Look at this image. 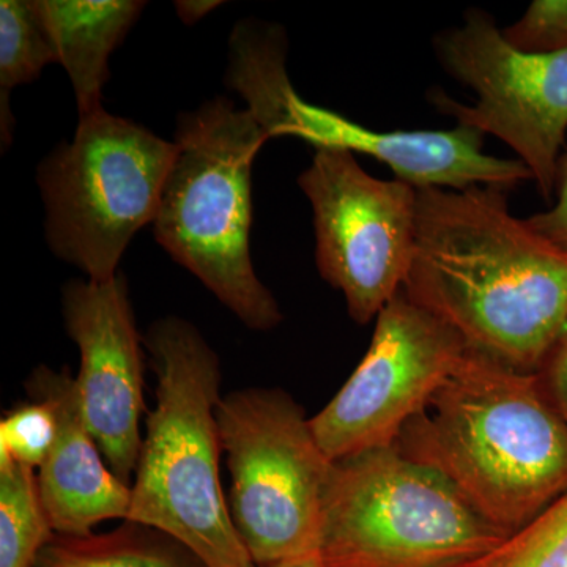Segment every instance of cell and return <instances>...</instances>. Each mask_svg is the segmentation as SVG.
<instances>
[{
  "label": "cell",
  "mask_w": 567,
  "mask_h": 567,
  "mask_svg": "<svg viewBox=\"0 0 567 567\" xmlns=\"http://www.w3.org/2000/svg\"><path fill=\"white\" fill-rule=\"evenodd\" d=\"M503 186L416 188L410 300L496 363L537 372L567 324V249L507 207Z\"/></svg>",
  "instance_id": "obj_1"
},
{
  "label": "cell",
  "mask_w": 567,
  "mask_h": 567,
  "mask_svg": "<svg viewBox=\"0 0 567 567\" xmlns=\"http://www.w3.org/2000/svg\"><path fill=\"white\" fill-rule=\"evenodd\" d=\"M394 447L446 477L507 535L567 492V424L537 372L470 347Z\"/></svg>",
  "instance_id": "obj_2"
},
{
  "label": "cell",
  "mask_w": 567,
  "mask_h": 567,
  "mask_svg": "<svg viewBox=\"0 0 567 567\" xmlns=\"http://www.w3.org/2000/svg\"><path fill=\"white\" fill-rule=\"evenodd\" d=\"M156 375L126 520L158 529L207 567H254L219 480L221 368L185 320H159L144 339Z\"/></svg>",
  "instance_id": "obj_3"
},
{
  "label": "cell",
  "mask_w": 567,
  "mask_h": 567,
  "mask_svg": "<svg viewBox=\"0 0 567 567\" xmlns=\"http://www.w3.org/2000/svg\"><path fill=\"white\" fill-rule=\"evenodd\" d=\"M268 140L251 111L226 99L183 115L153 221L156 241L252 330L282 320L249 254L252 162Z\"/></svg>",
  "instance_id": "obj_4"
},
{
  "label": "cell",
  "mask_w": 567,
  "mask_h": 567,
  "mask_svg": "<svg viewBox=\"0 0 567 567\" xmlns=\"http://www.w3.org/2000/svg\"><path fill=\"white\" fill-rule=\"evenodd\" d=\"M507 536L446 477L391 446L334 462L319 555L327 567H446Z\"/></svg>",
  "instance_id": "obj_5"
},
{
  "label": "cell",
  "mask_w": 567,
  "mask_h": 567,
  "mask_svg": "<svg viewBox=\"0 0 567 567\" xmlns=\"http://www.w3.org/2000/svg\"><path fill=\"white\" fill-rule=\"evenodd\" d=\"M175 153V142L103 107L81 115L74 140L39 171L55 256L91 281L114 279L126 246L158 215Z\"/></svg>",
  "instance_id": "obj_6"
},
{
  "label": "cell",
  "mask_w": 567,
  "mask_h": 567,
  "mask_svg": "<svg viewBox=\"0 0 567 567\" xmlns=\"http://www.w3.org/2000/svg\"><path fill=\"white\" fill-rule=\"evenodd\" d=\"M230 473V516L254 566L317 557L334 462L281 390L235 391L216 409Z\"/></svg>",
  "instance_id": "obj_7"
},
{
  "label": "cell",
  "mask_w": 567,
  "mask_h": 567,
  "mask_svg": "<svg viewBox=\"0 0 567 567\" xmlns=\"http://www.w3.org/2000/svg\"><path fill=\"white\" fill-rule=\"evenodd\" d=\"M286 33L244 21L230 37L227 85L244 96L268 137L295 136L316 148H346L388 164L415 188L466 189L533 181L518 159L483 153L484 134L457 125L446 132H374L333 111L305 102L286 71Z\"/></svg>",
  "instance_id": "obj_8"
},
{
  "label": "cell",
  "mask_w": 567,
  "mask_h": 567,
  "mask_svg": "<svg viewBox=\"0 0 567 567\" xmlns=\"http://www.w3.org/2000/svg\"><path fill=\"white\" fill-rule=\"evenodd\" d=\"M434 44L446 73L477 95L466 106L435 91L429 95L435 110L509 145L550 199L567 133V51L517 50L481 10L466 11L464 25L440 33Z\"/></svg>",
  "instance_id": "obj_9"
},
{
  "label": "cell",
  "mask_w": 567,
  "mask_h": 567,
  "mask_svg": "<svg viewBox=\"0 0 567 567\" xmlns=\"http://www.w3.org/2000/svg\"><path fill=\"white\" fill-rule=\"evenodd\" d=\"M298 185L315 212L317 267L365 324L404 289L416 237L415 186L365 173L346 148H317Z\"/></svg>",
  "instance_id": "obj_10"
},
{
  "label": "cell",
  "mask_w": 567,
  "mask_h": 567,
  "mask_svg": "<svg viewBox=\"0 0 567 567\" xmlns=\"http://www.w3.org/2000/svg\"><path fill=\"white\" fill-rule=\"evenodd\" d=\"M468 349L450 324L401 290L375 317L363 360L338 394L311 417L331 462L394 446Z\"/></svg>",
  "instance_id": "obj_11"
},
{
  "label": "cell",
  "mask_w": 567,
  "mask_h": 567,
  "mask_svg": "<svg viewBox=\"0 0 567 567\" xmlns=\"http://www.w3.org/2000/svg\"><path fill=\"white\" fill-rule=\"evenodd\" d=\"M63 316L81 353L74 382L85 425L112 473L132 487L142 446L144 363L125 278L66 284Z\"/></svg>",
  "instance_id": "obj_12"
},
{
  "label": "cell",
  "mask_w": 567,
  "mask_h": 567,
  "mask_svg": "<svg viewBox=\"0 0 567 567\" xmlns=\"http://www.w3.org/2000/svg\"><path fill=\"white\" fill-rule=\"evenodd\" d=\"M28 391L31 398L51 402L58 415V439L37 475L52 532L85 536L104 520H126L132 487L104 464L82 416L73 377L40 365L29 379Z\"/></svg>",
  "instance_id": "obj_13"
},
{
  "label": "cell",
  "mask_w": 567,
  "mask_h": 567,
  "mask_svg": "<svg viewBox=\"0 0 567 567\" xmlns=\"http://www.w3.org/2000/svg\"><path fill=\"white\" fill-rule=\"evenodd\" d=\"M55 62L69 73L80 114L102 107L103 85L110 80L112 51L144 10L132 0H35Z\"/></svg>",
  "instance_id": "obj_14"
},
{
  "label": "cell",
  "mask_w": 567,
  "mask_h": 567,
  "mask_svg": "<svg viewBox=\"0 0 567 567\" xmlns=\"http://www.w3.org/2000/svg\"><path fill=\"white\" fill-rule=\"evenodd\" d=\"M35 567H207L158 529L125 520L103 535H54Z\"/></svg>",
  "instance_id": "obj_15"
},
{
  "label": "cell",
  "mask_w": 567,
  "mask_h": 567,
  "mask_svg": "<svg viewBox=\"0 0 567 567\" xmlns=\"http://www.w3.org/2000/svg\"><path fill=\"white\" fill-rule=\"evenodd\" d=\"M54 535L33 470L0 466V567H35Z\"/></svg>",
  "instance_id": "obj_16"
},
{
  "label": "cell",
  "mask_w": 567,
  "mask_h": 567,
  "mask_svg": "<svg viewBox=\"0 0 567 567\" xmlns=\"http://www.w3.org/2000/svg\"><path fill=\"white\" fill-rule=\"evenodd\" d=\"M55 62L47 33L41 28L32 2H0V123L2 144L11 142L13 117L10 114L11 89L28 84L40 76L48 63Z\"/></svg>",
  "instance_id": "obj_17"
},
{
  "label": "cell",
  "mask_w": 567,
  "mask_h": 567,
  "mask_svg": "<svg viewBox=\"0 0 567 567\" xmlns=\"http://www.w3.org/2000/svg\"><path fill=\"white\" fill-rule=\"evenodd\" d=\"M446 567H567V492L502 543Z\"/></svg>",
  "instance_id": "obj_18"
},
{
  "label": "cell",
  "mask_w": 567,
  "mask_h": 567,
  "mask_svg": "<svg viewBox=\"0 0 567 567\" xmlns=\"http://www.w3.org/2000/svg\"><path fill=\"white\" fill-rule=\"evenodd\" d=\"M59 423L54 406L47 399L32 398L0 421V466L40 468L48 457Z\"/></svg>",
  "instance_id": "obj_19"
},
{
  "label": "cell",
  "mask_w": 567,
  "mask_h": 567,
  "mask_svg": "<svg viewBox=\"0 0 567 567\" xmlns=\"http://www.w3.org/2000/svg\"><path fill=\"white\" fill-rule=\"evenodd\" d=\"M502 32L514 48L529 54L567 51V0H535L516 24Z\"/></svg>",
  "instance_id": "obj_20"
},
{
  "label": "cell",
  "mask_w": 567,
  "mask_h": 567,
  "mask_svg": "<svg viewBox=\"0 0 567 567\" xmlns=\"http://www.w3.org/2000/svg\"><path fill=\"white\" fill-rule=\"evenodd\" d=\"M537 375L548 401L567 424V324Z\"/></svg>",
  "instance_id": "obj_21"
},
{
  "label": "cell",
  "mask_w": 567,
  "mask_h": 567,
  "mask_svg": "<svg viewBox=\"0 0 567 567\" xmlns=\"http://www.w3.org/2000/svg\"><path fill=\"white\" fill-rule=\"evenodd\" d=\"M557 192V203L554 207L536 213L527 223L536 233L567 249V155L559 162Z\"/></svg>",
  "instance_id": "obj_22"
},
{
  "label": "cell",
  "mask_w": 567,
  "mask_h": 567,
  "mask_svg": "<svg viewBox=\"0 0 567 567\" xmlns=\"http://www.w3.org/2000/svg\"><path fill=\"white\" fill-rule=\"evenodd\" d=\"M221 6L219 2L212 0H185V2H175L178 17L185 24H194V22L203 20L212 10Z\"/></svg>",
  "instance_id": "obj_23"
},
{
  "label": "cell",
  "mask_w": 567,
  "mask_h": 567,
  "mask_svg": "<svg viewBox=\"0 0 567 567\" xmlns=\"http://www.w3.org/2000/svg\"><path fill=\"white\" fill-rule=\"evenodd\" d=\"M254 567H260V566H254ZM270 567H327V565H324V563L322 561V558H320V555H317V557L300 559V561L286 563V565H278V566H270Z\"/></svg>",
  "instance_id": "obj_24"
}]
</instances>
